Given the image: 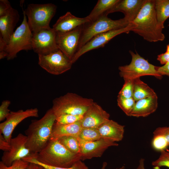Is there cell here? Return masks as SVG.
<instances>
[{"label": "cell", "instance_id": "6da1fadb", "mask_svg": "<svg viewBox=\"0 0 169 169\" xmlns=\"http://www.w3.org/2000/svg\"><path fill=\"white\" fill-rule=\"evenodd\" d=\"M56 119V116L50 108L40 119L32 120L25 130L26 146L35 157L49 141Z\"/></svg>", "mask_w": 169, "mask_h": 169}, {"label": "cell", "instance_id": "7a4b0ae2", "mask_svg": "<svg viewBox=\"0 0 169 169\" xmlns=\"http://www.w3.org/2000/svg\"><path fill=\"white\" fill-rule=\"evenodd\" d=\"M136 27L132 31L150 42L162 41L165 36L159 24L155 8V0H146L139 13L133 22Z\"/></svg>", "mask_w": 169, "mask_h": 169}, {"label": "cell", "instance_id": "3957f363", "mask_svg": "<svg viewBox=\"0 0 169 169\" xmlns=\"http://www.w3.org/2000/svg\"><path fill=\"white\" fill-rule=\"evenodd\" d=\"M35 159L44 164L61 168L69 167L81 160L79 154L71 152L58 140H49Z\"/></svg>", "mask_w": 169, "mask_h": 169}, {"label": "cell", "instance_id": "277c9868", "mask_svg": "<svg viewBox=\"0 0 169 169\" xmlns=\"http://www.w3.org/2000/svg\"><path fill=\"white\" fill-rule=\"evenodd\" d=\"M130 23L124 18L113 20L109 18L106 14L85 23L82 25L78 51L95 36L111 30L125 28Z\"/></svg>", "mask_w": 169, "mask_h": 169}, {"label": "cell", "instance_id": "5b68a950", "mask_svg": "<svg viewBox=\"0 0 169 169\" xmlns=\"http://www.w3.org/2000/svg\"><path fill=\"white\" fill-rule=\"evenodd\" d=\"M93 102L92 99L68 93L54 99L52 108L56 117L63 114L84 115Z\"/></svg>", "mask_w": 169, "mask_h": 169}, {"label": "cell", "instance_id": "8992f818", "mask_svg": "<svg viewBox=\"0 0 169 169\" xmlns=\"http://www.w3.org/2000/svg\"><path fill=\"white\" fill-rule=\"evenodd\" d=\"M56 9L57 6L51 3L28 4L24 11L32 32L50 28V22L55 14Z\"/></svg>", "mask_w": 169, "mask_h": 169}, {"label": "cell", "instance_id": "52a82bcc", "mask_svg": "<svg viewBox=\"0 0 169 169\" xmlns=\"http://www.w3.org/2000/svg\"><path fill=\"white\" fill-rule=\"evenodd\" d=\"M23 14L22 23L14 31L6 45L5 51L8 54V60L16 58L20 51L32 49L33 33L28 25L24 11Z\"/></svg>", "mask_w": 169, "mask_h": 169}, {"label": "cell", "instance_id": "ba28073f", "mask_svg": "<svg viewBox=\"0 0 169 169\" xmlns=\"http://www.w3.org/2000/svg\"><path fill=\"white\" fill-rule=\"evenodd\" d=\"M131 60L128 65L119 67L120 76L124 79L134 80L141 77L150 75L159 79L162 77L157 71L156 66L150 63L147 60L141 56L137 53L130 50Z\"/></svg>", "mask_w": 169, "mask_h": 169}, {"label": "cell", "instance_id": "9c48e42d", "mask_svg": "<svg viewBox=\"0 0 169 169\" xmlns=\"http://www.w3.org/2000/svg\"><path fill=\"white\" fill-rule=\"evenodd\" d=\"M38 64L52 74H62L71 69L73 64L59 49L45 55H38Z\"/></svg>", "mask_w": 169, "mask_h": 169}, {"label": "cell", "instance_id": "30bf717a", "mask_svg": "<svg viewBox=\"0 0 169 169\" xmlns=\"http://www.w3.org/2000/svg\"><path fill=\"white\" fill-rule=\"evenodd\" d=\"M32 33V49L38 55H47L59 49L56 33L53 28H44Z\"/></svg>", "mask_w": 169, "mask_h": 169}, {"label": "cell", "instance_id": "8fae6325", "mask_svg": "<svg viewBox=\"0 0 169 169\" xmlns=\"http://www.w3.org/2000/svg\"><path fill=\"white\" fill-rule=\"evenodd\" d=\"M136 27V25L132 22L125 28L111 30L95 36L77 51L71 61L72 63H74L81 56L88 52L104 47L116 36L122 33H128Z\"/></svg>", "mask_w": 169, "mask_h": 169}, {"label": "cell", "instance_id": "7c38bea8", "mask_svg": "<svg viewBox=\"0 0 169 169\" xmlns=\"http://www.w3.org/2000/svg\"><path fill=\"white\" fill-rule=\"evenodd\" d=\"M27 140V136L22 133H19L12 138L10 142V149L8 151L4 152L1 161L7 166H9L17 160L34 158V156L26 146Z\"/></svg>", "mask_w": 169, "mask_h": 169}, {"label": "cell", "instance_id": "4fadbf2b", "mask_svg": "<svg viewBox=\"0 0 169 169\" xmlns=\"http://www.w3.org/2000/svg\"><path fill=\"white\" fill-rule=\"evenodd\" d=\"M38 110L37 108L11 111L6 120L0 124V133L6 140L10 143L12 133L17 125L26 118L30 117H38Z\"/></svg>", "mask_w": 169, "mask_h": 169}, {"label": "cell", "instance_id": "5bb4252c", "mask_svg": "<svg viewBox=\"0 0 169 169\" xmlns=\"http://www.w3.org/2000/svg\"><path fill=\"white\" fill-rule=\"evenodd\" d=\"M82 25L68 32L56 33L59 49L71 61L78 50Z\"/></svg>", "mask_w": 169, "mask_h": 169}, {"label": "cell", "instance_id": "9a60e30c", "mask_svg": "<svg viewBox=\"0 0 169 169\" xmlns=\"http://www.w3.org/2000/svg\"><path fill=\"white\" fill-rule=\"evenodd\" d=\"M78 139L80 148V160L82 161L100 157L109 147L118 146L117 142L102 138L92 141H86Z\"/></svg>", "mask_w": 169, "mask_h": 169}, {"label": "cell", "instance_id": "2e32d148", "mask_svg": "<svg viewBox=\"0 0 169 169\" xmlns=\"http://www.w3.org/2000/svg\"><path fill=\"white\" fill-rule=\"evenodd\" d=\"M110 115L94 101L89 106L81 120L82 128H98L109 120Z\"/></svg>", "mask_w": 169, "mask_h": 169}, {"label": "cell", "instance_id": "e0dca14e", "mask_svg": "<svg viewBox=\"0 0 169 169\" xmlns=\"http://www.w3.org/2000/svg\"><path fill=\"white\" fill-rule=\"evenodd\" d=\"M146 0H120L107 13L121 12L125 18L130 23L133 22L139 13Z\"/></svg>", "mask_w": 169, "mask_h": 169}, {"label": "cell", "instance_id": "ac0fdd59", "mask_svg": "<svg viewBox=\"0 0 169 169\" xmlns=\"http://www.w3.org/2000/svg\"><path fill=\"white\" fill-rule=\"evenodd\" d=\"M89 22L86 17H76L68 12L59 18L52 28L56 33H64L72 31Z\"/></svg>", "mask_w": 169, "mask_h": 169}, {"label": "cell", "instance_id": "d6986e66", "mask_svg": "<svg viewBox=\"0 0 169 169\" xmlns=\"http://www.w3.org/2000/svg\"><path fill=\"white\" fill-rule=\"evenodd\" d=\"M97 129L102 139L117 142L123 138L125 126L113 120H109Z\"/></svg>", "mask_w": 169, "mask_h": 169}, {"label": "cell", "instance_id": "ffe728a7", "mask_svg": "<svg viewBox=\"0 0 169 169\" xmlns=\"http://www.w3.org/2000/svg\"><path fill=\"white\" fill-rule=\"evenodd\" d=\"M19 18L18 12L13 8L7 14L0 17V36L7 44L14 32Z\"/></svg>", "mask_w": 169, "mask_h": 169}, {"label": "cell", "instance_id": "44dd1931", "mask_svg": "<svg viewBox=\"0 0 169 169\" xmlns=\"http://www.w3.org/2000/svg\"><path fill=\"white\" fill-rule=\"evenodd\" d=\"M158 107V97L155 94L136 102L131 116L145 117L155 112Z\"/></svg>", "mask_w": 169, "mask_h": 169}, {"label": "cell", "instance_id": "7402d4cb", "mask_svg": "<svg viewBox=\"0 0 169 169\" xmlns=\"http://www.w3.org/2000/svg\"><path fill=\"white\" fill-rule=\"evenodd\" d=\"M82 128L80 121L67 125H59L55 122L50 140H57L65 136L77 137Z\"/></svg>", "mask_w": 169, "mask_h": 169}, {"label": "cell", "instance_id": "603a6c76", "mask_svg": "<svg viewBox=\"0 0 169 169\" xmlns=\"http://www.w3.org/2000/svg\"><path fill=\"white\" fill-rule=\"evenodd\" d=\"M120 0H99L90 13L86 18L89 21H94L107 13Z\"/></svg>", "mask_w": 169, "mask_h": 169}, {"label": "cell", "instance_id": "cb8c5ba5", "mask_svg": "<svg viewBox=\"0 0 169 169\" xmlns=\"http://www.w3.org/2000/svg\"><path fill=\"white\" fill-rule=\"evenodd\" d=\"M156 94L152 88L141 80L140 78L134 80L133 98L136 101Z\"/></svg>", "mask_w": 169, "mask_h": 169}, {"label": "cell", "instance_id": "d4e9b609", "mask_svg": "<svg viewBox=\"0 0 169 169\" xmlns=\"http://www.w3.org/2000/svg\"><path fill=\"white\" fill-rule=\"evenodd\" d=\"M155 8L158 22L163 29L165 22L169 18V0H155Z\"/></svg>", "mask_w": 169, "mask_h": 169}, {"label": "cell", "instance_id": "484cf974", "mask_svg": "<svg viewBox=\"0 0 169 169\" xmlns=\"http://www.w3.org/2000/svg\"><path fill=\"white\" fill-rule=\"evenodd\" d=\"M58 140L66 148L71 152L75 154H79L80 148L79 143L77 137L73 136H65Z\"/></svg>", "mask_w": 169, "mask_h": 169}, {"label": "cell", "instance_id": "4316f807", "mask_svg": "<svg viewBox=\"0 0 169 169\" xmlns=\"http://www.w3.org/2000/svg\"><path fill=\"white\" fill-rule=\"evenodd\" d=\"M77 138L86 141H95L101 138L98 129L91 128H83Z\"/></svg>", "mask_w": 169, "mask_h": 169}, {"label": "cell", "instance_id": "83f0119b", "mask_svg": "<svg viewBox=\"0 0 169 169\" xmlns=\"http://www.w3.org/2000/svg\"><path fill=\"white\" fill-rule=\"evenodd\" d=\"M117 101L121 110L127 115L130 116L136 102L133 97L125 98L118 95Z\"/></svg>", "mask_w": 169, "mask_h": 169}, {"label": "cell", "instance_id": "f1b7e54d", "mask_svg": "<svg viewBox=\"0 0 169 169\" xmlns=\"http://www.w3.org/2000/svg\"><path fill=\"white\" fill-rule=\"evenodd\" d=\"M23 160L29 163L37 164L46 169H89L87 165L81 160L77 161L71 166L68 168H61L49 166L39 162L35 158L26 159Z\"/></svg>", "mask_w": 169, "mask_h": 169}, {"label": "cell", "instance_id": "f546056e", "mask_svg": "<svg viewBox=\"0 0 169 169\" xmlns=\"http://www.w3.org/2000/svg\"><path fill=\"white\" fill-rule=\"evenodd\" d=\"M158 158L152 162L154 169H160L162 167L169 168V150L167 148L160 151Z\"/></svg>", "mask_w": 169, "mask_h": 169}, {"label": "cell", "instance_id": "4dcf8cb0", "mask_svg": "<svg viewBox=\"0 0 169 169\" xmlns=\"http://www.w3.org/2000/svg\"><path fill=\"white\" fill-rule=\"evenodd\" d=\"M83 116V115L63 114L56 117L55 123L59 125L71 124L81 121Z\"/></svg>", "mask_w": 169, "mask_h": 169}, {"label": "cell", "instance_id": "1f68e13d", "mask_svg": "<svg viewBox=\"0 0 169 169\" xmlns=\"http://www.w3.org/2000/svg\"><path fill=\"white\" fill-rule=\"evenodd\" d=\"M124 80V83L118 95L125 98L133 97L134 80L126 79Z\"/></svg>", "mask_w": 169, "mask_h": 169}, {"label": "cell", "instance_id": "d6a6232c", "mask_svg": "<svg viewBox=\"0 0 169 169\" xmlns=\"http://www.w3.org/2000/svg\"><path fill=\"white\" fill-rule=\"evenodd\" d=\"M151 146L154 149L160 151L166 149L169 146L165 138L163 136L159 135H153Z\"/></svg>", "mask_w": 169, "mask_h": 169}, {"label": "cell", "instance_id": "836d02e7", "mask_svg": "<svg viewBox=\"0 0 169 169\" xmlns=\"http://www.w3.org/2000/svg\"><path fill=\"white\" fill-rule=\"evenodd\" d=\"M29 163L23 159H20L16 160L11 165L7 166L1 161L0 169H25L28 166Z\"/></svg>", "mask_w": 169, "mask_h": 169}, {"label": "cell", "instance_id": "e575fe53", "mask_svg": "<svg viewBox=\"0 0 169 169\" xmlns=\"http://www.w3.org/2000/svg\"><path fill=\"white\" fill-rule=\"evenodd\" d=\"M11 101L8 100H3L0 106V121L6 119L10 111L8 108L11 104Z\"/></svg>", "mask_w": 169, "mask_h": 169}, {"label": "cell", "instance_id": "d590c367", "mask_svg": "<svg viewBox=\"0 0 169 169\" xmlns=\"http://www.w3.org/2000/svg\"><path fill=\"white\" fill-rule=\"evenodd\" d=\"M11 4L7 0H0V17L8 13L12 9Z\"/></svg>", "mask_w": 169, "mask_h": 169}, {"label": "cell", "instance_id": "8d00e7d4", "mask_svg": "<svg viewBox=\"0 0 169 169\" xmlns=\"http://www.w3.org/2000/svg\"><path fill=\"white\" fill-rule=\"evenodd\" d=\"M153 135L163 136L167 141L169 146V127H162L157 128L153 132Z\"/></svg>", "mask_w": 169, "mask_h": 169}, {"label": "cell", "instance_id": "74e56055", "mask_svg": "<svg viewBox=\"0 0 169 169\" xmlns=\"http://www.w3.org/2000/svg\"><path fill=\"white\" fill-rule=\"evenodd\" d=\"M11 148V145L7 141L3 135L0 133V149L4 152L9 151Z\"/></svg>", "mask_w": 169, "mask_h": 169}, {"label": "cell", "instance_id": "f35d334b", "mask_svg": "<svg viewBox=\"0 0 169 169\" xmlns=\"http://www.w3.org/2000/svg\"><path fill=\"white\" fill-rule=\"evenodd\" d=\"M158 72L161 75H166L169 77V63L162 66H156Z\"/></svg>", "mask_w": 169, "mask_h": 169}, {"label": "cell", "instance_id": "ab89813d", "mask_svg": "<svg viewBox=\"0 0 169 169\" xmlns=\"http://www.w3.org/2000/svg\"><path fill=\"white\" fill-rule=\"evenodd\" d=\"M157 60L161 64H166L169 63V53L166 52L158 55L157 56Z\"/></svg>", "mask_w": 169, "mask_h": 169}, {"label": "cell", "instance_id": "60d3db41", "mask_svg": "<svg viewBox=\"0 0 169 169\" xmlns=\"http://www.w3.org/2000/svg\"><path fill=\"white\" fill-rule=\"evenodd\" d=\"M43 167L37 164L29 163L28 166L25 169H43Z\"/></svg>", "mask_w": 169, "mask_h": 169}, {"label": "cell", "instance_id": "b9f144b4", "mask_svg": "<svg viewBox=\"0 0 169 169\" xmlns=\"http://www.w3.org/2000/svg\"><path fill=\"white\" fill-rule=\"evenodd\" d=\"M144 159L141 158L139 161V164L136 169H146L145 167Z\"/></svg>", "mask_w": 169, "mask_h": 169}, {"label": "cell", "instance_id": "7bdbcfd3", "mask_svg": "<svg viewBox=\"0 0 169 169\" xmlns=\"http://www.w3.org/2000/svg\"><path fill=\"white\" fill-rule=\"evenodd\" d=\"M107 166V163L105 162H104L102 164V166L100 169H105ZM125 168V166H122L121 167L118 168H116L115 169H124Z\"/></svg>", "mask_w": 169, "mask_h": 169}, {"label": "cell", "instance_id": "ee69618b", "mask_svg": "<svg viewBox=\"0 0 169 169\" xmlns=\"http://www.w3.org/2000/svg\"><path fill=\"white\" fill-rule=\"evenodd\" d=\"M167 53H169V44L166 46V51Z\"/></svg>", "mask_w": 169, "mask_h": 169}, {"label": "cell", "instance_id": "f6af8a7d", "mask_svg": "<svg viewBox=\"0 0 169 169\" xmlns=\"http://www.w3.org/2000/svg\"><path fill=\"white\" fill-rule=\"evenodd\" d=\"M43 169H45V168H44Z\"/></svg>", "mask_w": 169, "mask_h": 169}, {"label": "cell", "instance_id": "bcb514c9", "mask_svg": "<svg viewBox=\"0 0 169 169\" xmlns=\"http://www.w3.org/2000/svg\"><path fill=\"white\" fill-rule=\"evenodd\" d=\"M168 26H169V24H168Z\"/></svg>", "mask_w": 169, "mask_h": 169}, {"label": "cell", "instance_id": "7dc6e473", "mask_svg": "<svg viewBox=\"0 0 169 169\" xmlns=\"http://www.w3.org/2000/svg\"></svg>", "mask_w": 169, "mask_h": 169}]
</instances>
